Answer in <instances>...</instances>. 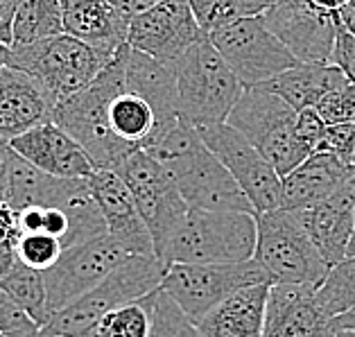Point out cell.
Wrapping results in <instances>:
<instances>
[{"label":"cell","mask_w":355,"mask_h":337,"mask_svg":"<svg viewBox=\"0 0 355 337\" xmlns=\"http://www.w3.org/2000/svg\"><path fill=\"white\" fill-rule=\"evenodd\" d=\"M258 283H270L254 258L242 263H172L163 276L161 290L177 301L190 322L199 324L233 292Z\"/></svg>","instance_id":"9c48e42d"},{"label":"cell","mask_w":355,"mask_h":337,"mask_svg":"<svg viewBox=\"0 0 355 337\" xmlns=\"http://www.w3.org/2000/svg\"><path fill=\"white\" fill-rule=\"evenodd\" d=\"M145 152L170 172L190 209L254 213L238 181L188 120L181 118Z\"/></svg>","instance_id":"6da1fadb"},{"label":"cell","mask_w":355,"mask_h":337,"mask_svg":"<svg viewBox=\"0 0 355 337\" xmlns=\"http://www.w3.org/2000/svg\"><path fill=\"white\" fill-rule=\"evenodd\" d=\"M326 127H328V123L317 111V107H308V109L297 111V134L310 148V152L317 150L319 141H322L326 134Z\"/></svg>","instance_id":"8d00e7d4"},{"label":"cell","mask_w":355,"mask_h":337,"mask_svg":"<svg viewBox=\"0 0 355 337\" xmlns=\"http://www.w3.org/2000/svg\"><path fill=\"white\" fill-rule=\"evenodd\" d=\"M209 37L245 86H261L299 64V59L270 30L263 14L233 21Z\"/></svg>","instance_id":"8fae6325"},{"label":"cell","mask_w":355,"mask_h":337,"mask_svg":"<svg viewBox=\"0 0 355 337\" xmlns=\"http://www.w3.org/2000/svg\"><path fill=\"white\" fill-rule=\"evenodd\" d=\"M272 283H258L233 292L197 324L202 337H263Z\"/></svg>","instance_id":"cb8c5ba5"},{"label":"cell","mask_w":355,"mask_h":337,"mask_svg":"<svg viewBox=\"0 0 355 337\" xmlns=\"http://www.w3.org/2000/svg\"><path fill=\"white\" fill-rule=\"evenodd\" d=\"M206 145L215 152L227 170L238 181L242 193L249 197L254 213L281 209L283 177L236 127L229 123L197 127Z\"/></svg>","instance_id":"4fadbf2b"},{"label":"cell","mask_w":355,"mask_h":337,"mask_svg":"<svg viewBox=\"0 0 355 337\" xmlns=\"http://www.w3.org/2000/svg\"><path fill=\"white\" fill-rule=\"evenodd\" d=\"M19 238H21L19 211H16L7 200H0V247L16 249Z\"/></svg>","instance_id":"f35d334b"},{"label":"cell","mask_w":355,"mask_h":337,"mask_svg":"<svg viewBox=\"0 0 355 337\" xmlns=\"http://www.w3.org/2000/svg\"><path fill=\"white\" fill-rule=\"evenodd\" d=\"M116 172L132 190L138 211L152 233L154 252H157V258H161L181 222L186 220L190 211L188 202L170 172L145 150L129 154Z\"/></svg>","instance_id":"30bf717a"},{"label":"cell","mask_w":355,"mask_h":337,"mask_svg":"<svg viewBox=\"0 0 355 337\" xmlns=\"http://www.w3.org/2000/svg\"><path fill=\"white\" fill-rule=\"evenodd\" d=\"M310 285H272L263 337H335L337 326L315 299Z\"/></svg>","instance_id":"e0dca14e"},{"label":"cell","mask_w":355,"mask_h":337,"mask_svg":"<svg viewBox=\"0 0 355 337\" xmlns=\"http://www.w3.org/2000/svg\"><path fill=\"white\" fill-rule=\"evenodd\" d=\"M34 337H57V335L48 333V331H43V328H41V333H39V335H34Z\"/></svg>","instance_id":"f907efd6"},{"label":"cell","mask_w":355,"mask_h":337,"mask_svg":"<svg viewBox=\"0 0 355 337\" xmlns=\"http://www.w3.org/2000/svg\"><path fill=\"white\" fill-rule=\"evenodd\" d=\"M340 19L344 23V28L355 37V0H351V5H346L340 12Z\"/></svg>","instance_id":"ee69618b"},{"label":"cell","mask_w":355,"mask_h":337,"mask_svg":"<svg viewBox=\"0 0 355 337\" xmlns=\"http://www.w3.org/2000/svg\"><path fill=\"white\" fill-rule=\"evenodd\" d=\"M265 23L303 64H333V48L342 19L313 0H274Z\"/></svg>","instance_id":"5bb4252c"},{"label":"cell","mask_w":355,"mask_h":337,"mask_svg":"<svg viewBox=\"0 0 355 337\" xmlns=\"http://www.w3.org/2000/svg\"><path fill=\"white\" fill-rule=\"evenodd\" d=\"M353 123H355V120H353Z\"/></svg>","instance_id":"816d5d0a"},{"label":"cell","mask_w":355,"mask_h":337,"mask_svg":"<svg viewBox=\"0 0 355 337\" xmlns=\"http://www.w3.org/2000/svg\"><path fill=\"white\" fill-rule=\"evenodd\" d=\"M172 68L177 73L181 118L195 127L227 123L247 89L213 46L211 37L199 41Z\"/></svg>","instance_id":"277c9868"},{"label":"cell","mask_w":355,"mask_h":337,"mask_svg":"<svg viewBox=\"0 0 355 337\" xmlns=\"http://www.w3.org/2000/svg\"><path fill=\"white\" fill-rule=\"evenodd\" d=\"M258 243L254 261L265 270L272 285L319 288L331 265L319 254L297 211L274 209L256 215Z\"/></svg>","instance_id":"52a82bcc"},{"label":"cell","mask_w":355,"mask_h":337,"mask_svg":"<svg viewBox=\"0 0 355 337\" xmlns=\"http://www.w3.org/2000/svg\"><path fill=\"white\" fill-rule=\"evenodd\" d=\"M64 32L89 43L105 57H114L127 43L129 23L109 0H62Z\"/></svg>","instance_id":"603a6c76"},{"label":"cell","mask_w":355,"mask_h":337,"mask_svg":"<svg viewBox=\"0 0 355 337\" xmlns=\"http://www.w3.org/2000/svg\"><path fill=\"white\" fill-rule=\"evenodd\" d=\"M129 256L132 254L109 233L68 247L53 267L43 270L53 315L100 285Z\"/></svg>","instance_id":"7c38bea8"},{"label":"cell","mask_w":355,"mask_h":337,"mask_svg":"<svg viewBox=\"0 0 355 337\" xmlns=\"http://www.w3.org/2000/svg\"><path fill=\"white\" fill-rule=\"evenodd\" d=\"M353 168L355 166H349L333 154L313 152L306 161L283 177L281 209L303 211L328 200L349 179Z\"/></svg>","instance_id":"7402d4cb"},{"label":"cell","mask_w":355,"mask_h":337,"mask_svg":"<svg viewBox=\"0 0 355 337\" xmlns=\"http://www.w3.org/2000/svg\"><path fill=\"white\" fill-rule=\"evenodd\" d=\"M64 252V243L59 238L50 236V233H21L19 245H16L19 261L30 267H37V270L53 267Z\"/></svg>","instance_id":"d6a6232c"},{"label":"cell","mask_w":355,"mask_h":337,"mask_svg":"<svg viewBox=\"0 0 355 337\" xmlns=\"http://www.w3.org/2000/svg\"><path fill=\"white\" fill-rule=\"evenodd\" d=\"M16 249H12V247H0V276L3 274H7L10 272V267L16 263Z\"/></svg>","instance_id":"7bdbcfd3"},{"label":"cell","mask_w":355,"mask_h":337,"mask_svg":"<svg viewBox=\"0 0 355 337\" xmlns=\"http://www.w3.org/2000/svg\"><path fill=\"white\" fill-rule=\"evenodd\" d=\"M111 59L89 43L62 32L28 46H12L7 66L32 75L59 105L89 86Z\"/></svg>","instance_id":"ba28073f"},{"label":"cell","mask_w":355,"mask_h":337,"mask_svg":"<svg viewBox=\"0 0 355 337\" xmlns=\"http://www.w3.org/2000/svg\"><path fill=\"white\" fill-rule=\"evenodd\" d=\"M152 337H202V333L177 306V301L166 290H159L154 301Z\"/></svg>","instance_id":"1f68e13d"},{"label":"cell","mask_w":355,"mask_h":337,"mask_svg":"<svg viewBox=\"0 0 355 337\" xmlns=\"http://www.w3.org/2000/svg\"><path fill=\"white\" fill-rule=\"evenodd\" d=\"M41 326L0 288V337H34Z\"/></svg>","instance_id":"836d02e7"},{"label":"cell","mask_w":355,"mask_h":337,"mask_svg":"<svg viewBox=\"0 0 355 337\" xmlns=\"http://www.w3.org/2000/svg\"><path fill=\"white\" fill-rule=\"evenodd\" d=\"M7 64H10V46L0 41V68L7 66Z\"/></svg>","instance_id":"7dc6e473"},{"label":"cell","mask_w":355,"mask_h":337,"mask_svg":"<svg viewBox=\"0 0 355 337\" xmlns=\"http://www.w3.org/2000/svg\"><path fill=\"white\" fill-rule=\"evenodd\" d=\"M64 32V3L62 0H19L12 28V46L55 37Z\"/></svg>","instance_id":"83f0119b"},{"label":"cell","mask_w":355,"mask_h":337,"mask_svg":"<svg viewBox=\"0 0 355 337\" xmlns=\"http://www.w3.org/2000/svg\"><path fill=\"white\" fill-rule=\"evenodd\" d=\"M227 123L236 127L281 177L313 154L297 134V109L263 86H247Z\"/></svg>","instance_id":"8992f818"},{"label":"cell","mask_w":355,"mask_h":337,"mask_svg":"<svg viewBox=\"0 0 355 337\" xmlns=\"http://www.w3.org/2000/svg\"><path fill=\"white\" fill-rule=\"evenodd\" d=\"M157 292H152V295H147L143 299L129 301L125 306L114 308L111 313L102 317L91 331H86L84 337H152V319H154Z\"/></svg>","instance_id":"f1b7e54d"},{"label":"cell","mask_w":355,"mask_h":337,"mask_svg":"<svg viewBox=\"0 0 355 337\" xmlns=\"http://www.w3.org/2000/svg\"><path fill=\"white\" fill-rule=\"evenodd\" d=\"M317 111L328 125L353 123L355 120V84H344L342 89L328 93L317 102Z\"/></svg>","instance_id":"e575fe53"},{"label":"cell","mask_w":355,"mask_h":337,"mask_svg":"<svg viewBox=\"0 0 355 337\" xmlns=\"http://www.w3.org/2000/svg\"><path fill=\"white\" fill-rule=\"evenodd\" d=\"M14 161H16V152L10 145V141L0 138V200H7V193H10Z\"/></svg>","instance_id":"ab89813d"},{"label":"cell","mask_w":355,"mask_h":337,"mask_svg":"<svg viewBox=\"0 0 355 337\" xmlns=\"http://www.w3.org/2000/svg\"><path fill=\"white\" fill-rule=\"evenodd\" d=\"M258 243V222L245 211L190 209L172 236L161 261L172 263H242L251 261Z\"/></svg>","instance_id":"3957f363"},{"label":"cell","mask_w":355,"mask_h":337,"mask_svg":"<svg viewBox=\"0 0 355 337\" xmlns=\"http://www.w3.org/2000/svg\"><path fill=\"white\" fill-rule=\"evenodd\" d=\"M19 0H0V41L12 48V28Z\"/></svg>","instance_id":"b9f144b4"},{"label":"cell","mask_w":355,"mask_h":337,"mask_svg":"<svg viewBox=\"0 0 355 337\" xmlns=\"http://www.w3.org/2000/svg\"><path fill=\"white\" fill-rule=\"evenodd\" d=\"M315 152L333 154V157L349 163V166H355V123L328 125Z\"/></svg>","instance_id":"d590c367"},{"label":"cell","mask_w":355,"mask_h":337,"mask_svg":"<svg viewBox=\"0 0 355 337\" xmlns=\"http://www.w3.org/2000/svg\"><path fill=\"white\" fill-rule=\"evenodd\" d=\"M333 64L346 75V80L355 84V37L344 28V23L337 30L335 48H333Z\"/></svg>","instance_id":"74e56055"},{"label":"cell","mask_w":355,"mask_h":337,"mask_svg":"<svg viewBox=\"0 0 355 337\" xmlns=\"http://www.w3.org/2000/svg\"><path fill=\"white\" fill-rule=\"evenodd\" d=\"M315 299L331 319L349 313L355 306V256H346L328 270L326 279L315 290Z\"/></svg>","instance_id":"f546056e"},{"label":"cell","mask_w":355,"mask_h":337,"mask_svg":"<svg viewBox=\"0 0 355 337\" xmlns=\"http://www.w3.org/2000/svg\"><path fill=\"white\" fill-rule=\"evenodd\" d=\"M168 267L157 256L132 254L91 292L50 317L43 331L57 337H84L107 313L157 292Z\"/></svg>","instance_id":"5b68a950"},{"label":"cell","mask_w":355,"mask_h":337,"mask_svg":"<svg viewBox=\"0 0 355 337\" xmlns=\"http://www.w3.org/2000/svg\"><path fill=\"white\" fill-rule=\"evenodd\" d=\"M57 102L32 75L19 68H0V138L12 141L43 123H50Z\"/></svg>","instance_id":"ffe728a7"},{"label":"cell","mask_w":355,"mask_h":337,"mask_svg":"<svg viewBox=\"0 0 355 337\" xmlns=\"http://www.w3.org/2000/svg\"><path fill=\"white\" fill-rule=\"evenodd\" d=\"M109 123L114 134L123 143H127L134 150H145L147 143L157 134L159 120L157 111L147 102L143 95L129 91H120L109 107Z\"/></svg>","instance_id":"484cf974"},{"label":"cell","mask_w":355,"mask_h":337,"mask_svg":"<svg viewBox=\"0 0 355 337\" xmlns=\"http://www.w3.org/2000/svg\"><path fill=\"white\" fill-rule=\"evenodd\" d=\"M127 89L134 91L138 95L150 102L152 109L157 111V134L147 148L161 138L168 129L175 127L181 120L179 111V89H177V73L175 68L159 62L145 53H138L129 46V57H127Z\"/></svg>","instance_id":"44dd1931"},{"label":"cell","mask_w":355,"mask_h":337,"mask_svg":"<svg viewBox=\"0 0 355 337\" xmlns=\"http://www.w3.org/2000/svg\"><path fill=\"white\" fill-rule=\"evenodd\" d=\"M346 256H355V224H353V236H351V243H349V252Z\"/></svg>","instance_id":"c3c4849f"},{"label":"cell","mask_w":355,"mask_h":337,"mask_svg":"<svg viewBox=\"0 0 355 337\" xmlns=\"http://www.w3.org/2000/svg\"><path fill=\"white\" fill-rule=\"evenodd\" d=\"M274 0H190L193 12L206 34L224 28L233 21L258 16L270 10Z\"/></svg>","instance_id":"4dcf8cb0"},{"label":"cell","mask_w":355,"mask_h":337,"mask_svg":"<svg viewBox=\"0 0 355 337\" xmlns=\"http://www.w3.org/2000/svg\"><path fill=\"white\" fill-rule=\"evenodd\" d=\"M297 213L326 263L333 267L344 261L355 224V168L328 200Z\"/></svg>","instance_id":"d6986e66"},{"label":"cell","mask_w":355,"mask_h":337,"mask_svg":"<svg viewBox=\"0 0 355 337\" xmlns=\"http://www.w3.org/2000/svg\"><path fill=\"white\" fill-rule=\"evenodd\" d=\"M89 184L102 211V218L107 222L109 236L116 238L129 254L157 256L152 233L147 229L141 211H138V204L127 181L116 170L100 168L91 175Z\"/></svg>","instance_id":"2e32d148"},{"label":"cell","mask_w":355,"mask_h":337,"mask_svg":"<svg viewBox=\"0 0 355 337\" xmlns=\"http://www.w3.org/2000/svg\"><path fill=\"white\" fill-rule=\"evenodd\" d=\"M335 337H355V331H337Z\"/></svg>","instance_id":"681fc988"},{"label":"cell","mask_w":355,"mask_h":337,"mask_svg":"<svg viewBox=\"0 0 355 337\" xmlns=\"http://www.w3.org/2000/svg\"><path fill=\"white\" fill-rule=\"evenodd\" d=\"M206 37L190 0H161L129 23L127 43L138 53L175 66Z\"/></svg>","instance_id":"9a60e30c"},{"label":"cell","mask_w":355,"mask_h":337,"mask_svg":"<svg viewBox=\"0 0 355 337\" xmlns=\"http://www.w3.org/2000/svg\"><path fill=\"white\" fill-rule=\"evenodd\" d=\"M0 288L19 304L41 328H46L53 310L48 301V288L43 279V270L25 265L16 258V263L10 267V272L0 276Z\"/></svg>","instance_id":"4316f807"},{"label":"cell","mask_w":355,"mask_h":337,"mask_svg":"<svg viewBox=\"0 0 355 337\" xmlns=\"http://www.w3.org/2000/svg\"><path fill=\"white\" fill-rule=\"evenodd\" d=\"M127 57L129 43L114 55V59L102 68L95 80L84 86L82 91L73 93L71 98L62 100L55 107L53 120L64 127L82 148L91 154L95 168L118 170L129 154L136 152L114 134L109 123L111 100L120 91H125L127 77Z\"/></svg>","instance_id":"7a4b0ae2"},{"label":"cell","mask_w":355,"mask_h":337,"mask_svg":"<svg viewBox=\"0 0 355 337\" xmlns=\"http://www.w3.org/2000/svg\"><path fill=\"white\" fill-rule=\"evenodd\" d=\"M313 3L319 5V7H324V10H328V12L340 14L346 5H351V0H313Z\"/></svg>","instance_id":"bcb514c9"},{"label":"cell","mask_w":355,"mask_h":337,"mask_svg":"<svg viewBox=\"0 0 355 337\" xmlns=\"http://www.w3.org/2000/svg\"><path fill=\"white\" fill-rule=\"evenodd\" d=\"M10 145L19 157L32 163L34 168L55 177L89 179L98 170L91 154L55 120L12 138Z\"/></svg>","instance_id":"ac0fdd59"},{"label":"cell","mask_w":355,"mask_h":337,"mask_svg":"<svg viewBox=\"0 0 355 337\" xmlns=\"http://www.w3.org/2000/svg\"><path fill=\"white\" fill-rule=\"evenodd\" d=\"M109 3L116 7V12L123 16L127 23H132L138 14L152 10V7L159 5L161 0H109Z\"/></svg>","instance_id":"60d3db41"},{"label":"cell","mask_w":355,"mask_h":337,"mask_svg":"<svg viewBox=\"0 0 355 337\" xmlns=\"http://www.w3.org/2000/svg\"><path fill=\"white\" fill-rule=\"evenodd\" d=\"M335 326H337V331H355V306L349 313L335 317Z\"/></svg>","instance_id":"f6af8a7d"},{"label":"cell","mask_w":355,"mask_h":337,"mask_svg":"<svg viewBox=\"0 0 355 337\" xmlns=\"http://www.w3.org/2000/svg\"><path fill=\"white\" fill-rule=\"evenodd\" d=\"M349 84L346 75L335 64H303L288 68L285 73L272 77L270 82L261 84L263 89L272 91L292 105L297 111L317 107V102L328 93Z\"/></svg>","instance_id":"d4e9b609"}]
</instances>
